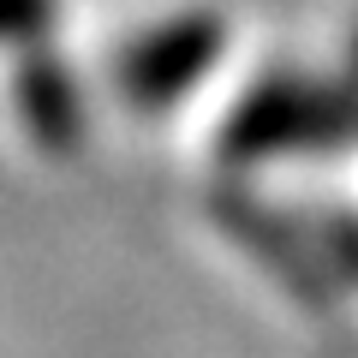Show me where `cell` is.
Returning a JSON list of instances; mask_svg holds the SVG:
<instances>
[{"mask_svg": "<svg viewBox=\"0 0 358 358\" xmlns=\"http://www.w3.org/2000/svg\"><path fill=\"white\" fill-rule=\"evenodd\" d=\"M209 54H215V30H209V24L167 30L162 42H150V48L131 60V72H126L131 102H173V90L192 84V78L209 66Z\"/></svg>", "mask_w": 358, "mask_h": 358, "instance_id": "cell-3", "label": "cell"}, {"mask_svg": "<svg viewBox=\"0 0 358 358\" xmlns=\"http://www.w3.org/2000/svg\"><path fill=\"white\" fill-rule=\"evenodd\" d=\"M352 126L341 102H322L310 90H257V102L227 126V155L233 162H263V155L299 150V143H329Z\"/></svg>", "mask_w": 358, "mask_h": 358, "instance_id": "cell-1", "label": "cell"}, {"mask_svg": "<svg viewBox=\"0 0 358 358\" xmlns=\"http://www.w3.org/2000/svg\"><path fill=\"white\" fill-rule=\"evenodd\" d=\"M317 251L334 263V281H358V221L352 215H322L317 221Z\"/></svg>", "mask_w": 358, "mask_h": 358, "instance_id": "cell-4", "label": "cell"}, {"mask_svg": "<svg viewBox=\"0 0 358 358\" xmlns=\"http://www.w3.org/2000/svg\"><path fill=\"white\" fill-rule=\"evenodd\" d=\"M221 221H227L233 233H239L245 245H251L257 257H263L275 275H281L287 287H293L305 305H329V268H322V251L310 239H293V233H281V221L268 215V209H257V203H245V197H221Z\"/></svg>", "mask_w": 358, "mask_h": 358, "instance_id": "cell-2", "label": "cell"}]
</instances>
